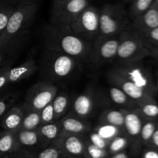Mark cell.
<instances>
[{
    "mask_svg": "<svg viewBox=\"0 0 158 158\" xmlns=\"http://www.w3.org/2000/svg\"><path fill=\"white\" fill-rule=\"evenodd\" d=\"M154 5L157 8V9H158V0H154Z\"/></svg>",
    "mask_w": 158,
    "mask_h": 158,
    "instance_id": "obj_44",
    "label": "cell"
},
{
    "mask_svg": "<svg viewBox=\"0 0 158 158\" xmlns=\"http://www.w3.org/2000/svg\"><path fill=\"white\" fill-rule=\"evenodd\" d=\"M58 122L61 127L62 132L86 135L93 131L92 124L89 120L77 117L69 113L59 120Z\"/></svg>",
    "mask_w": 158,
    "mask_h": 158,
    "instance_id": "obj_15",
    "label": "cell"
},
{
    "mask_svg": "<svg viewBox=\"0 0 158 158\" xmlns=\"http://www.w3.org/2000/svg\"><path fill=\"white\" fill-rule=\"evenodd\" d=\"M56 120H59L66 115L69 106V97L65 93L57 94L52 102Z\"/></svg>",
    "mask_w": 158,
    "mask_h": 158,
    "instance_id": "obj_26",
    "label": "cell"
},
{
    "mask_svg": "<svg viewBox=\"0 0 158 158\" xmlns=\"http://www.w3.org/2000/svg\"><path fill=\"white\" fill-rule=\"evenodd\" d=\"M86 134H73L62 132L53 144L58 147L66 157H83L86 148Z\"/></svg>",
    "mask_w": 158,
    "mask_h": 158,
    "instance_id": "obj_13",
    "label": "cell"
},
{
    "mask_svg": "<svg viewBox=\"0 0 158 158\" xmlns=\"http://www.w3.org/2000/svg\"><path fill=\"white\" fill-rule=\"evenodd\" d=\"M107 97L114 104L121 106V109L131 110L137 107L134 100H131L122 89L113 85L108 88Z\"/></svg>",
    "mask_w": 158,
    "mask_h": 158,
    "instance_id": "obj_20",
    "label": "cell"
},
{
    "mask_svg": "<svg viewBox=\"0 0 158 158\" xmlns=\"http://www.w3.org/2000/svg\"><path fill=\"white\" fill-rule=\"evenodd\" d=\"M19 99L18 93H10L3 96L0 98V118L4 116V114L14 106L15 102Z\"/></svg>",
    "mask_w": 158,
    "mask_h": 158,
    "instance_id": "obj_35",
    "label": "cell"
},
{
    "mask_svg": "<svg viewBox=\"0 0 158 158\" xmlns=\"http://www.w3.org/2000/svg\"></svg>",
    "mask_w": 158,
    "mask_h": 158,
    "instance_id": "obj_48",
    "label": "cell"
},
{
    "mask_svg": "<svg viewBox=\"0 0 158 158\" xmlns=\"http://www.w3.org/2000/svg\"><path fill=\"white\" fill-rule=\"evenodd\" d=\"M16 143L19 150L35 151L45 147L41 137L36 131L19 130L16 132Z\"/></svg>",
    "mask_w": 158,
    "mask_h": 158,
    "instance_id": "obj_17",
    "label": "cell"
},
{
    "mask_svg": "<svg viewBox=\"0 0 158 158\" xmlns=\"http://www.w3.org/2000/svg\"><path fill=\"white\" fill-rule=\"evenodd\" d=\"M9 158H30L29 151L26 150H19V151L9 154Z\"/></svg>",
    "mask_w": 158,
    "mask_h": 158,
    "instance_id": "obj_38",
    "label": "cell"
},
{
    "mask_svg": "<svg viewBox=\"0 0 158 158\" xmlns=\"http://www.w3.org/2000/svg\"><path fill=\"white\" fill-rule=\"evenodd\" d=\"M70 30L80 38L94 43L100 31L99 9L94 6H88L71 23Z\"/></svg>",
    "mask_w": 158,
    "mask_h": 158,
    "instance_id": "obj_8",
    "label": "cell"
},
{
    "mask_svg": "<svg viewBox=\"0 0 158 158\" xmlns=\"http://www.w3.org/2000/svg\"><path fill=\"white\" fill-rule=\"evenodd\" d=\"M64 158H83V157H65Z\"/></svg>",
    "mask_w": 158,
    "mask_h": 158,
    "instance_id": "obj_45",
    "label": "cell"
},
{
    "mask_svg": "<svg viewBox=\"0 0 158 158\" xmlns=\"http://www.w3.org/2000/svg\"><path fill=\"white\" fill-rule=\"evenodd\" d=\"M12 63H7L0 68V92L9 85L26 80L36 72L38 66L32 55L29 56L23 63L12 67Z\"/></svg>",
    "mask_w": 158,
    "mask_h": 158,
    "instance_id": "obj_9",
    "label": "cell"
},
{
    "mask_svg": "<svg viewBox=\"0 0 158 158\" xmlns=\"http://www.w3.org/2000/svg\"><path fill=\"white\" fill-rule=\"evenodd\" d=\"M28 37L26 36L14 43H9L6 46L0 47V67L9 63H13V58L16 56L19 51L26 42Z\"/></svg>",
    "mask_w": 158,
    "mask_h": 158,
    "instance_id": "obj_22",
    "label": "cell"
},
{
    "mask_svg": "<svg viewBox=\"0 0 158 158\" xmlns=\"http://www.w3.org/2000/svg\"><path fill=\"white\" fill-rule=\"evenodd\" d=\"M38 132L44 146L51 144L59 138L62 134V130L58 120L50 123L40 125Z\"/></svg>",
    "mask_w": 158,
    "mask_h": 158,
    "instance_id": "obj_23",
    "label": "cell"
},
{
    "mask_svg": "<svg viewBox=\"0 0 158 158\" xmlns=\"http://www.w3.org/2000/svg\"><path fill=\"white\" fill-rule=\"evenodd\" d=\"M154 0H134L130 10L129 17L131 20L146 12L154 4Z\"/></svg>",
    "mask_w": 158,
    "mask_h": 158,
    "instance_id": "obj_33",
    "label": "cell"
},
{
    "mask_svg": "<svg viewBox=\"0 0 158 158\" xmlns=\"http://www.w3.org/2000/svg\"><path fill=\"white\" fill-rule=\"evenodd\" d=\"M143 120H158V103L149 102L136 107Z\"/></svg>",
    "mask_w": 158,
    "mask_h": 158,
    "instance_id": "obj_31",
    "label": "cell"
},
{
    "mask_svg": "<svg viewBox=\"0 0 158 158\" xmlns=\"http://www.w3.org/2000/svg\"><path fill=\"white\" fill-rule=\"evenodd\" d=\"M125 2H130V1H133V0H123Z\"/></svg>",
    "mask_w": 158,
    "mask_h": 158,
    "instance_id": "obj_47",
    "label": "cell"
},
{
    "mask_svg": "<svg viewBox=\"0 0 158 158\" xmlns=\"http://www.w3.org/2000/svg\"><path fill=\"white\" fill-rule=\"evenodd\" d=\"M23 119L22 106H13L2 117L1 127L3 131H18L21 127Z\"/></svg>",
    "mask_w": 158,
    "mask_h": 158,
    "instance_id": "obj_18",
    "label": "cell"
},
{
    "mask_svg": "<svg viewBox=\"0 0 158 158\" xmlns=\"http://www.w3.org/2000/svg\"><path fill=\"white\" fill-rule=\"evenodd\" d=\"M137 32V31H136ZM145 48L153 56L158 52V27L145 32H137Z\"/></svg>",
    "mask_w": 158,
    "mask_h": 158,
    "instance_id": "obj_27",
    "label": "cell"
},
{
    "mask_svg": "<svg viewBox=\"0 0 158 158\" xmlns=\"http://www.w3.org/2000/svg\"><path fill=\"white\" fill-rule=\"evenodd\" d=\"M143 119L139 114L137 109L128 110L125 114L123 131L129 140L130 154L137 155L143 148L140 142V132Z\"/></svg>",
    "mask_w": 158,
    "mask_h": 158,
    "instance_id": "obj_12",
    "label": "cell"
},
{
    "mask_svg": "<svg viewBox=\"0 0 158 158\" xmlns=\"http://www.w3.org/2000/svg\"><path fill=\"white\" fill-rule=\"evenodd\" d=\"M130 153L127 151H123L117 154H111L107 158H130Z\"/></svg>",
    "mask_w": 158,
    "mask_h": 158,
    "instance_id": "obj_40",
    "label": "cell"
},
{
    "mask_svg": "<svg viewBox=\"0 0 158 158\" xmlns=\"http://www.w3.org/2000/svg\"><path fill=\"white\" fill-rule=\"evenodd\" d=\"M158 123V120H143L140 132V142L142 147L151 146V139Z\"/></svg>",
    "mask_w": 158,
    "mask_h": 158,
    "instance_id": "obj_29",
    "label": "cell"
},
{
    "mask_svg": "<svg viewBox=\"0 0 158 158\" xmlns=\"http://www.w3.org/2000/svg\"><path fill=\"white\" fill-rule=\"evenodd\" d=\"M152 148H155L156 150L158 151V123L157 125V127H156L155 131L154 133V135H153L152 139H151V146Z\"/></svg>",
    "mask_w": 158,
    "mask_h": 158,
    "instance_id": "obj_39",
    "label": "cell"
},
{
    "mask_svg": "<svg viewBox=\"0 0 158 158\" xmlns=\"http://www.w3.org/2000/svg\"><path fill=\"white\" fill-rule=\"evenodd\" d=\"M80 62L77 59L45 49L41 60V67L45 75L52 80H66L78 69Z\"/></svg>",
    "mask_w": 158,
    "mask_h": 158,
    "instance_id": "obj_4",
    "label": "cell"
},
{
    "mask_svg": "<svg viewBox=\"0 0 158 158\" xmlns=\"http://www.w3.org/2000/svg\"><path fill=\"white\" fill-rule=\"evenodd\" d=\"M2 158H9V155L6 156V157H2Z\"/></svg>",
    "mask_w": 158,
    "mask_h": 158,
    "instance_id": "obj_46",
    "label": "cell"
},
{
    "mask_svg": "<svg viewBox=\"0 0 158 158\" xmlns=\"http://www.w3.org/2000/svg\"><path fill=\"white\" fill-rule=\"evenodd\" d=\"M17 131H0V158L19 151L16 143Z\"/></svg>",
    "mask_w": 158,
    "mask_h": 158,
    "instance_id": "obj_21",
    "label": "cell"
},
{
    "mask_svg": "<svg viewBox=\"0 0 158 158\" xmlns=\"http://www.w3.org/2000/svg\"><path fill=\"white\" fill-rule=\"evenodd\" d=\"M93 131L97 133L100 137L104 139L108 143L114 137H117L120 134H124L123 129H122V128L106 124H98L97 127L93 129Z\"/></svg>",
    "mask_w": 158,
    "mask_h": 158,
    "instance_id": "obj_28",
    "label": "cell"
},
{
    "mask_svg": "<svg viewBox=\"0 0 158 158\" xmlns=\"http://www.w3.org/2000/svg\"><path fill=\"white\" fill-rule=\"evenodd\" d=\"M97 95L92 87L86 90L74 99L69 114L82 119H87L94 113L97 103Z\"/></svg>",
    "mask_w": 158,
    "mask_h": 158,
    "instance_id": "obj_14",
    "label": "cell"
},
{
    "mask_svg": "<svg viewBox=\"0 0 158 158\" xmlns=\"http://www.w3.org/2000/svg\"><path fill=\"white\" fill-rule=\"evenodd\" d=\"M106 76L110 83L122 89L134 100L137 107L149 102H157L155 80L141 62L127 64L117 63Z\"/></svg>",
    "mask_w": 158,
    "mask_h": 158,
    "instance_id": "obj_1",
    "label": "cell"
},
{
    "mask_svg": "<svg viewBox=\"0 0 158 158\" xmlns=\"http://www.w3.org/2000/svg\"><path fill=\"white\" fill-rule=\"evenodd\" d=\"M127 149H129V140L124 134H120L110 140L106 148L110 155L127 151Z\"/></svg>",
    "mask_w": 158,
    "mask_h": 158,
    "instance_id": "obj_30",
    "label": "cell"
},
{
    "mask_svg": "<svg viewBox=\"0 0 158 158\" xmlns=\"http://www.w3.org/2000/svg\"><path fill=\"white\" fill-rule=\"evenodd\" d=\"M131 26L137 32H145L158 27V9L154 4L137 18L131 20Z\"/></svg>",
    "mask_w": 158,
    "mask_h": 158,
    "instance_id": "obj_16",
    "label": "cell"
},
{
    "mask_svg": "<svg viewBox=\"0 0 158 158\" xmlns=\"http://www.w3.org/2000/svg\"><path fill=\"white\" fill-rule=\"evenodd\" d=\"M89 6V0H53L49 24L63 29L70 25Z\"/></svg>",
    "mask_w": 158,
    "mask_h": 158,
    "instance_id": "obj_7",
    "label": "cell"
},
{
    "mask_svg": "<svg viewBox=\"0 0 158 158\" xmlns=\"http://www.w3.org/2000/svg\"><path fill=\"white\" fill-rule=\"evenodd\" d=\"M100 31L97 38L119 35L131 26V19L120 5L106 4L99 9Z\"/></svg>",
    "mask_w": 158,
    "mask_h": 158,
    "instance_id": "obj_5",
    "label": "cell"
},
{
    "mask_svg": "<svg viewBox=\"0 0 158 158\" xmlns=\"http://www.w3.org/2000/svg\"><path fill=\"white\" fill-rule=\"evenodd\" d=\"M142 158H158V151L152 147H146L142 153Z\"/></svg>",
    "mask_w": 158,
    "mask_h": 158,
    "instance_id": "obj_37",
    "label": "cell"
},
{
    "mask_svg": "<svg viewBox=\"0 0 158 158\" xmlns=\"http://www.w3.org/2000/svg\"><path fill=\"white\" fill-rule=\"evenodd\" d=\"M40 114L41 125L46 124V123H50L54 121H56L55 119V114H54V110L53 108H52V103L45 106L43 109H42L40 111Z\"/></svg>",
    "mask_w": 158,
    "mask_h": 158,
    "instance_id": "obj_36",
    "label": "cell"
},
{
    "mask_svg": "<svg viewBox=\"0 0 158 158\" xmlns=\"http://www.w3.org/2000/svg\"><path fill=\"white\" fill-rule=\"evenodd\" d=\"M58 94V89L51 82H39L28 90L23 106L40 112L51 103Z\"/></svg>",
    "mask_w": 158,
    "mask_h": 158,
    "instance_id": "obj_10",
    "label": "cell"
},
{
    "mask_svg": "<svg viewBox=\"0 0 158 158\" xmlns=\"http://www.w3.org/2000/svg\"><path fill=\"white\" fill-rule=\"evenodd\" d=\"M23 110V119L19 130L36 131L41 125L40 114L39 111L22 106Z\"/></svg>",
    "mask_w": 158,
    "mask_h": 158,
    "instance_id": "obj_24",
    "label": "cell"
},
{
    "mask_svg": "<svg viewBox=\"0 0 158 158\" xmlns=\"http://www.w3.org/2000/svg\"><path fill=\"white\" fill-rule=\"evenodd\" d=\"M152 57H153V58H154V59H155V60H157V61L158 62V52H156V53L154 54V55Z\"/></svg>",
    "mask_w": 158,
    "mask_h": 158,
    "instance_id": "obj_43",
    "label": "cell"
},
{
    "mask_svg": "<svg viewBox=\"0 0 158 158\" xmlns=\"http://www.w3.org/2000/svg\"><path fill=\"white\" fill-rule=\"evenodd\" d=\"M42 35L46 49L70 56L80 63H89L93 43L73 33L70 29L46 24L42 29Z\"/></svg>",
    "mask_w": 158,
    "mask_h": 158,
    "instance_id": "obj_2",
    "label": "cell"
},
{
    "mask_svg": "<svg viewBox=\"0 0 158 158\" xmlns=\"http://www.w3.org/2000/svg\"><path fill=\"white\" fill-rule=\"evenodd\" d=\"M151 56L145 48L140 35L131 26L120 34L119 44L115 60L119 64H127L141 62Z\"/></svg>",
    "mask_w": 158,
    "mask_h": 158,
    "instance_id": "obj_6",
    "label": "cell"
},
{
    "mask_svg": "<svg viewBox=\"0 0 158 158\" xmlns=\"http://www.w3.org/2000/svg\"><path fill=\"white\" fill-rule=\"evenodd\" d=\"M39 6V0H27L15 6L6 29L0 36V47L29 36Z\"/></svg>",
    "mask_w": 158,
    "mask_h": 158,
    "instance_id": "obj_3",
    "label": "cell"
},
{
    "mask_svg": "<svg viewBox=\"0 0 158 158\" xmlns=\"http://www.w3.org/2000/svg\"><path fill=\"white\" fill-rule=\"evenodd\" d=\"M155 85H156V88H157V94H158V69L157 70V73H156V79L155 80Z\"/></svg>",
    "mask_w": 158,
    "mask_h": 158,
    "instance_id": "obj_42",
    "label": "cell"
},
{
    "mask_svg": "<svg viewBox=\"0 0 158 158\" xmlns=\"http://www.w3.org/2000/svg\"><path fill=\"white\" fill-rule=\"evenodd\" d=\"M14 9L15 6L9 0H0V36L4 32L8 20Z\"/></svg>",
    "mask_w": 158,
    "mask_h": 158,
    "instance_id": "obj_32",
    "label": "cell"
},
{
    "mask_svg": "<svg viewBox=\"0 0 158 158\" xmlns=\"http://www.w3.org/2000/svg\"><path fill=\"white\" fill-rule=\"evenodd\" d=\"M125 109L103 110L98 117V124H106L123 129L124 125Z\"/></svg>",
    "mask_w": 158,
    "mask_h": 158,
    "instance_id": "obj_19",
    "label": "cell"
},
{
    "mask_svg": "<svg viewBox=\"0 0 158 158\" xmlns=\"http://www.w3.org/2000/svg\"><path fill=\"white\" fill-rule=\"evenodd\" d=\"M110 156L106 149H102L92 144L86 139L83 158H107Z\"/></svg>",
    "mask_w": 158,
    "mask_h": 158,
    "instance_id": "obj_34",
    "label": "cell"
},
{
    "mask_svg": "<svg viewBox=\"0 0 158 158\" xmlns=\"http://www.w3.org/2000/svg\"><path fill=\"white\" fill-rule=\"evenodd\" d=\"M10 2L14 6H15L16 5H18L19 3L22 2H24V1H27V0H9Z\"/></svg>",
    "mask_w": 158,
    "mask_h": 158,
    "instance_id": "obj_41",
    "label": "cell"
},
{
    "mask_svg": "<svg viewBox=\"0 0 158 158\" xmlns=\"http://www.w3.org/2000/svg\"><path fill=\"white\" fill-rule=\"evenodd\" d=\"M119 35L108 38H97L92 45L89 63L96 68L115 60L119 44Z\"/></svg>",
    "mask_w": 158,
    "mask_h": 158,
    "instance_id": "obj_11",
    "label": "cell"
},
{
    "mask_svg": "<svg viewBox=\"0 0 158 158\" xmlns=\"http://www.w3.org/2000/svg\"><path fill=\"white\" fill-rule=\"evenodd\" d=\"M30 158H64L61 150L53 143L43 147L35 151H28Z\"/></svg>",
    "mask_w": 158,
    "mask_h": 158,
    "instance_id": "obj_25",
    "label": "cell"
}]
</instances>
